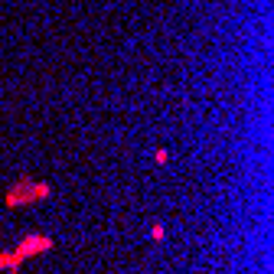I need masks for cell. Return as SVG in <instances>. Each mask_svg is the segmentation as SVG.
<instances>
[{"instance_id": "5b68a950", "label": "cell", "mask_w": 274, "mask_h": 274, "mask_svg": "<svg viewBox=\"0 0 274 274\" xmlns=\"http://www.w3.org/2000/svg\"><path fill=\"white\" fill-rule=\"evenodd\" d=\"M150 238H154V241H163V238H167V229H163V225H154V229H150Z\"/></svg>"}, {"instance_id": "6da1fadb", "label": "cell", "mask_w": 274, "mask_h": 274, "mask_svg": "<svg viewBox=\"0 0 274 274\" xmlns=\"http://www.w3.org/2000/svg\"><path fill=\"white\" fill-rule=\"evenodd\" d=\"M49 196H52V186L49 183H43V179H33L29 173H23L17 183L7 190L4 202H7V209H17V206H33V202L49 199Z\"/></svg>"}, {"instance_id": "277c9868", "label": "cell", "mask_w": 274, "mask_h": 274, "mask_svg": "<svg viewBox=\"0 0 274 274\" xmlns=\"http://www.w3.org/2000/svg\"><path fill=\"white\" fill-rule=\"evenodd\" d=\"M154 160H157V163H167V160H170V150H167V147H157V150H154Z\"/></svg>"}, {"instance_id": "3957f363", "label": "cell", "mask_w": 274, "mask_h": 274, "mask_svg": "<svg viewBox=\"0 0 274 274\" xmlns=\"http://www.w3.org/2000/svg\"><path fill=\"white\" fill-rule=\"evenodd\" d=\"M23 264V258L17 255V248H10V252H0V271H17Z\"/></svg>"}, {"instance_id": "7a4b0ae2", "label": "cell", "mask_w": 274, "mask_h": 274, "mask_svg": "<svg viewBox=\"0 0 274 274\" xmlns=\"http://www.w3.org/2000/svg\"><path fill=\"white\" fill-rule=\"evenodd\" d=\"M56 248V238L52 235H26V238H20L17 245V255L26 261V258H36V255H46Z\"/></svg>"}]
</instances>
